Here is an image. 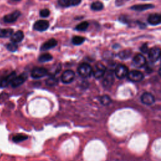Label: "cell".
<instances>
[{"label": "cell", "instance_id": "cell-9", "mask_svg": "<svg viewBox=\"0 0 161 161\" xmlns=\"http://www.w3.org/2000/svg\"><path fill=\"white\" fill-rule=\"evenodd\" d=\"M49 27V23L46 20H39L35 23L33 25L34 30L36 31H45Z\"/></svg>", "mask_w": 161, "mask_h": 161}, {"label": "cell", "instance_id": "cell-30", "mask_svg": "<svg viewBox=\"0 0 161 161\" xmlns=\"http://www.w3.org/2000/svg\"><path fill=\"white\" fill-rule=\"evenodd\" d=\"M40 15L42 17H44V18L48 17L49 15H50V11H49L48 9L42 10L40 12Z\"/></svg>", "mask_w": 161, "mask_h": 161}, {"label": "cell", "instance_id": "cell-34", "mask_svg": "<svg viewBox=\"0 0 161 161\" xmlns=\"http://www.w3.org/2000/svg\"><path fill=\"white\" fill-rule=\"evenodd\" d=\"M159 75L161 76V66H160V69L159 70Z\"/></svg>", "mask_w": 161, "mask_h": 161}, {"label": "cell", "instance_id": "cell-2", "mask_svg": "<svg viewBox=\"0 0 161 161\" xmlns=\"http://www.w3.org/2000/svg\"><path fill=\"white\" fill-rule=\"evenodd\" d=\"M106 73V67L102 63H97L93 69V76L96 79H100L104 76Z\"/></svg>", "mask_w": 161, "mask_h": 161}, {"label": "cell", "instance_id": "cell-20", "mask_svg": "<svg viewBox=\"0 0 161 161\" xmlns=\"http://www.w3.org/2000/svg\"><path fill=\"white\" fill-rule=\"evenodd\" d=\"M113 81V78L112 76V74L108 73L106 74V76L105 78L104 79L103 81V85L105 86V87H109L112 84Z\"/></svg>", "mask_w": 161, "mask_h": 161}, {"label": "cell", "instance_id": "cell-3", "mask_svg": "<svg viewBox=\"0 0 161 161\" xmlns=\"http://www.w3.org/2000/svg\"><path fill=\"white\" fill-rule=\"evenodd\" d=\"M115 75L118 79H123L128 76V69L127 67L124 65H118L115 69Z\"/></svg>", "mask_w": 161, "mask_h": 161}, {"label": "cell", "instance_id": "cell-21", "mask_svg": "<svg viewBox=\"0 0 161 161\" xmlns=\"http://www.w3.org/2000/svg\"><path fill=\"white\" fill-rule=\"evenodd\" d=\"M91 8L94 11H101L103 8V4L100 2H96L91 4Z\"/></svg>", "mask_w": 161, "mask_h": 161}, {"label": "cell", "instance_id": "cell-12", "mask_svg": "<svg viewBox=\"0 0 161 161\" xmlns=\"http://www.w3.org/2000/svg\"><path fill=\"white\" fill-rule=\"evenodd\" d=\"M81 0H59V5L62 7H70L79 5Z\"/></svg>", "mask_w": 161, "mask_h": 161}, {"label": "cell", "instance_id": "cell-11", "mask_svg": "<svg viewBox=\"0 0 161 161\" xmlns=\"http://www.w3.org/2000/svg\"><path fill=\"white\" fill-rule=\"evenodd\" d=\"M133 64L137 67H142L146 64L145 58L142 54H137L134 57L133 59Z\"/></svg>", "mask_w": 161, "mask_h": 161}, {"label": "cell", "instance_id": "cell-1", "mask_svg": "<svg viewBox=\"0 0 161 161\" xmlns=\"http://www.w3.org/2000/svg\"><path fill=\"white\" fill-rule=\"evenodd\" d=\"M78 71L79 75L84 78H90L93 74V69L90 65L86 63H83L81 64L78 69Z\"/></svg>", "mask_w": 161, "mask_h": 161}, {"label": "cell", "instance_id": "cell-4", "mask_svg": "<svg viewBox=\"0 0 161 161\" xmlns=\"http://www.w3.org/2000/svg\"><path fill=\"white\" fill-rule=\"evenodd\" d=\"M128 78L133 82H140L144 79V74L139 71H132L128 72Z\"/></svg>", "mask_w": 161, "mask_h": 161}, {"label": "cell", "instance_id": "cell-24", "mask_svg": "<svg viewBox=\"0 0 161 161\" xmlns=\"http://www.w3.org/2000/svg\"><path fill=\"white\" fill-rule=\"evenodd\" d=\"M89 23L87 21H83L76 26L75 29L78 31H85L88 28Z\"/></svg>", "mask_w": 161, "mask_h": 161}, {"label": "cell", "instance_id": "cell-16", "mask_svg": "<svg viewBox=\"0 0 161 161\" xmlns=\"http://www.w3.org/2000/svg\"><path fill=\"white\" fill-rule=\"evenodd\" d=\"M57 44V42L56 39H49L48 40H47V42H45L44 44H43V45L41 46V51H47L49 50V49L52 48L54 47H55Z\"/></svg>", "mask_w": 161, "mask_h": 161}, {"label": "cell", "instance_id": "cell-35", "mask_svg": "<svg viewBox=\"0 0 161 161\" xmlns=\"http://www.w3.org/2000/svg\"><path fill=\"white\" fill-rule=\"evenodd\" d=\"M160 59H161V54H160Z\"/></svg>", "mask_w": 161, "mask_h": 161}, {"label": "cell", "instance_id": "cell-22", "mask_svg": "<svg viewBox=\"0 0 161 161\" xmlns=\"http://www.w3.org/2000/svg\"><path fill=\"white\" fill-rule=\"evenodd\" d=\"M27 139H28V137L27 135L19 134L16 136H14V137H13V141L15 143H19V142H21L22 141L27 140Z\"/></svg>", "mask_w": 161, "mask_h": 161}, {"label": "cell", "instance_id": "cell-13", "mask_svg": "<svg viewBox=\"0 0 161 161\" xmlns=\"http://www.w3.org/2000/svg\"><path fill=\"white\" fill-rule=\"evenodd\" d=\"M142 102L146 105H151L155 102V98L152 94L148 93H145L141 97Z\"/></svg>", "mask_w": 161, "mask_h": 161}, {"label": "cell", "instance_id": "cell-23", "mask_svg": "<svg viewBox=\"0 0 161 161\" xmlns=\"http://www.w3.org/2000/svg\"><path fill=\"white\" fill-rule=\"evenodd\" d=\"M52 59V56L49 54H42L39 58V62H40V63H46V62L50 61Z\"/></svg>", "mask_w": 161, "mask_h": 161}, {"label": "cell", "instance_id": "cell-5", "mask_svg": "<svg viewBox=\"0 0 161 161\" xmlns=\"http://www.w3.org/2000/svg\"><path fill=\"white\" fill-rule=\"evenodd\" d=\"M47 74V70L43 67H36L31 73V76L34 79H39L45 76Z\"/></svg>", "mask_w": 161, "mask_h": 161}, {"label": "cell", "instance_id": "cell-32", "mask_svg": "<svg viewBox=\"0 0 161 161\" xmlns=\"http://www.w3.org/2000/svg\"><path fill=\"white\" fill-rule=\"evenodd\" d=\"M128 0H117V5L118 6H120L121 5L124 4Z\"/></svg>", "mask_w": 161, "mask_h": 161}, {"label": "cell", "instance_id": "cell-27", "mask_svg": "<svg viewBox=\"0 0 161 161\" xmlns=\"http://www.w3.org/2000/svg\"><path fill=\"white\" fill-rule=\"evenodd\" d=\"M100 101L102 104H103V105H108L111 103V99L108 96L105 95L102 96Z\"/></svg>", "mask_w": 161, "mask_h": 161}, {"label": "cell", "instance_id": "cell-6", "mask_svg": "<svg viewBox=\"0 0 161 161\" xmlns=\"http://www.w3.org/2000/svg\"><path fill=\"white\" fill-rule=\"evenodd\" d=\"M161 50L157 47L152 48L148 52V58L152 62L157 61L160 57Z\"/></svg>", "mask_w": 161, "mask_h": 161}, {"label": "cell", "instance_id": "cell-31", "mask_svg": "<svg viewBox=\"0 0 161 161\" xmlns=\"http://www.w3.org/2000/svg\"><path fill=\"white\" fill-rule=\"evenodd\" d=\"M140 50L142 52L144 53H147L148 52V46L147 45V44L144 45L141 48H140Z\"/></svg>", "mask_w": 161, "mask_h": 161}, {"label": "cell", "instance_id": "cell-14", "mask_svg": "<svg viewBox=\"0 0 161 161\" xmlns=\"http://www.w3.org/2000/svg\"><path fill=\"white\" fill-rule=\"evenodd\" d=\"M16 77V73L15 72H11L10 74H9L8 76H7L6 78L2 79L1 81V83H0V86L2 88L6 87L7 86H8L10 84H11V82L13 81V80L15 79Z\"/></svg>", "mask_w": 161, "mask_h": 161}, {"label": "cell", "instance_id": "cell-26", "mask_svg": "<svg viewBox=\"0 0 161 161\" xmlns=\"http://www.w3.org/2000/svg\"><path fill=\"white\" fill-rule=\"evenodd\" d=\"M131 54H132V51H130V50H125L119 53V57L120 59H128Z\"/></svg>", "mask_w": 161, "mask_h": 161}, {"label": "cell", "instance_id": "cell-19", "mask_svg": "<svg viewBox=\"0 0 161 161\" xmlns=\"http://www.w3.org/2000/svg\"><path fill=\"white\" fill-rule=\"evenodd\" d=\"M13 30L11 29H0V38H7L11 36Z\"/></svg>", "mask_w": 161, "mask_h": 161}, {"label": "cell", "instance_id": "cell-18", "mask_svg": "<svg viewBox=\"0 0 161 161\" xmlns=\"http://www.w3.org/2000/svg\"><path fill=\"white\" fill-rule=\"evenodd\" d=\"M154 6L153 5L151 4H144V5H134L133 6L131 9L135 11H145L148 9H151L153 8Z\"/></svg>", "mask_w": 161, "mask_h": 161}, {"label": "cell", "instance_id": "cell-28", "mask_svg": "<svg viewBox=\"0 0 161 161\" xmlns=\"http://www.w3.org/2000/svg\"><path fill=\"white\" fill-rule=\"evenodd\" d=\"M6 48L10 52H15L17 48H18V46L15 44V43H10V44H8L6 45Z\"/></svg>", "mask_w": 161, "mask_h": 161}, {"label": "cell", "instance_id": "cell-29", "mask_svg": "<svg viewBox=\"0 0 161 161\" xmlns=\"http://www.w3.org/2000/svg\"><path fill=\"white\" fill-rule=\"evenodd\" d=\"M46 82H47V85H49V86H54V85H55L56 84H57V79H56V78L52 77V78H49L48 79H47V81H46Z\"/></svg>", "mask_w": 161, "mask_h": 161}, {"label": "cell", "instance_id": "cell-33", "mask_svg": "<svg viewBox=\"0 0 161 161\" xmlns=\"http://www.w3.org/2000/svg\"><path fill=\"white\" fill-rule=\"evenodd\" d=\"M9 1H11L13 2H20V0H9Z\"/></svg>", "mask_w": 161, "mask_h": 161}, {"label": "cell", "instance_id": "cell-7", "mask_svg": "<svg viewBox=\"0 0 161 161\" xmlns=\"http://www.w3.org/2000/svg\"><path fill=\"white\" fill-rule=\"evenodd\" d=\"M75 78V74L71 70L64 71L61 76V80L65 84L71 83Z\"/></svg>", "mask_w": 161, "mask_h": 161}, {"label": "cell", "instance_id": "cell-15", "mask_svg": "<svg viewBox=\"0 0 161 161\" xmlns=\"http://www.w3.org/2000/svg\"><path fill=\"white\" fill-rule=\"evenodd\" d=\"M148 22L152 25H157L161 24V15L158 13L151 14L148 18Z\"/></svg>", "mask_w": 161, "mask_h": 161}, {"label": "cell", "instance_id": "cell-10", "mask_svg": "<svg viewBox=\"0 0 161 161\" xmlns=\"http://www.w3.org/2000/svg\"><path fill=\"white\" fill-rule=\"evenodd\" d=\"M27 76L26 74H22L18 77H15V79L11 82V85L13 88H17L20 85H21L25 81L27 80Z\"/></svg>", "mask_w": 161, "mask_h": 161}, {"label": "cell", "instance_id": "cell-25", "mask_svg": "<svg viewBox=\"0 0 161 161\" xmlns=\"http://www.w3.org/2000/svg\"><path fill=\"white\" fill-rule=\"evenodd\" d=\"M85 40V39L83 38L82 36H76L73 37L72 39V43L74 45H81Z\"/></svg>", "mask_w": 161, "mask_h": 161}, {"label": "cell", "instance_id": "cell-17", "mask_svg": "<svg viewBox=\"0 0 161 161\" xmlns=\"http://www.w3.org/2000/svg\"><path fill=\"white\" fill-rule=\"evenodd\" d=\"M23 38H24L23 32L21 30H19L11 35V40L12 42L16 44V43H19L21 42Z\"/></svg>", "mask_w": 161, "mask_h": 161}, {"label": "cell", "instance_id": "cell-8", "mask_svg": "<svg viewBox=\"0 0 161 161\" xmlns=\"http://www.w3.org/2000/svg\"><path fill=\"white\" fill-rule=\"evenodd\" d=\"M20 15H21V13L19 11H18V10L15 11L13 12V13H11L10 14L5 15L3 18V21L5 23H14L20 17Z\"/></svg>", "mask_w": 161, "mask_h": 161}]
</instances>
